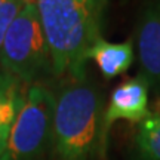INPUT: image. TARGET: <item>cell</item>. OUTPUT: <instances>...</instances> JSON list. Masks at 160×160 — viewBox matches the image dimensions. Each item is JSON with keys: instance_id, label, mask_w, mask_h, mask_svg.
I'll return each instance as SVG.
<instances>
[{"instance_id": "obj_1", "label": "cell", "mask_w": 160, "mask_h": 160, "mask_svg": "<svg viewBox=\"0 0 160 160\" xmlns=\"http://www.w3.org/2000/svg\"><path fill=\"white\" fill-rule=\"evenodd\" d=\"M51 53L52 73L85 79L88 53L101 36L108 0H36Z\"/></svg>"}, {"instance_id": "obj_2", "label": "cell", "mask_w": 160, "mask_h": 160, "mask_svg": "<svg viewBox=\"0 0 160 160\" xmlns=\"http://www.w3.org/2000/svg\"><path fill=\"white\" fill-rule=\"evenodd\" d=\"M102 117V97L88 77L65 83L55 95L52 129L55 159H99Z\"/></svg>"}, {"instance_id": "obj_3", "label": "cell", "mask_w": 160, "mask_h": 160, "mask_svg": "<svg viewBox=\"0 0 160 160\" xmlns=\"http://www.w3.org/2000/svg\"><path fill=\"white\" fill-rule=\"evenodd\" d=\"M0 68L30 86L52 73L49 46L36 0H28L21 8L6 31L0 48Z\"/></svg>"}, {"instance_id": "obj_4", "label": "cell", "mask_w": 160, "mask_h": 160, "mask_svg": "<svg viewBox=\"0 0 160 160\" xmlns=\"http://www.w3.org/2000/svg\"><path fill=\"white\" fill-rule=\"evenodd\" d=\"M55 93L42 85L27 89L0 160H45L53 142Z\"/></svg>"}, {"instance_id": "obj_5", "label": "cell", "mask_w": 160, "mask_h": 160, "mask_svg": "<svg viewBox=\"0 0 160 160\" xmlns=\"http://www.w3.org/2000/svg\"><path fill=\"white\" fill-rule=\"evenodd\" d=\"M148 85L139 74L126 79L111 92L107 108L104 110L102 128H101V139H99L101 160H104L107 156L110 132L116 122L126 120L129 123L139 125L145 117H148L151 113L148 108Z\"/></svg>"}, {"instance_id": "obj_6", "label": "cell", "mask_w": 160, "mask_h": 160, "mask_svg": "<svg viewBox=\"0 0 160 160\" xmlns=\"http://www.w3.org/2000/svg\"><path fill=\"white\" fill-rule=\"evenodd\" d=\"M139 73L150 91L160 95V0L144 2L135 27Z\"/></svg>"}, {"instance_id": "obj_7", "label": "cell", "mask_w": 160, "mask_h": 160, "mask_svg": "<svg viewBox=\"0 0 160 160\" xmlns=\"http://www.w3.org/2000/svg\"><path fill=\"white\" fill-rule=\"evenodd\" d=\"M89 59L97 64L105 79H114L131 68L135 59V45L132 40L113 43L99 37L88 53Z\"/></svg>"}, {"instance_id": "obj_8", "label": "cell", "mask_w": 160, "mask_h": 160, "mask_svg": "<svg viewBox=\"0 0 160 160\" xmlns=\"http://www.w3.org/2000/svg\"><path fill=\"white\" fill-rule=\"evenodd\" d=\"M24 83L0 68V131H11L25 101Z\"/></svg>"}, {"instance_id": "obj_9", "label": "cell", "mask_w": 160, "mask_h": 160, "mask_svg": "<svg viewBox=\"0 0 160 160\" xmlns=\"http://www.w3.org/2000/svg\"><path fill=\"white\" fill-rule=\"evenodd\" d=\"M133 150L138 160H160V111L150 113L138 125Z\"/></svg>"}, {"instance_id": "obj_10", "label": "cell", "mask_w": 160, "mask_h": 160, "mask_svg": "<svg viewBox=\"0 0 160 160\" xmlns=\"http://www.w3.org/2000/svg\"><path fill=\"white\" fill-rule=\"evenodd\" d=\"M8 137H9V132L8 131H0V156H2L3 150H5V147H6Z\"/></svg>"}, {"instance_id": "obj_11", "label": "cell", "mask_w": 160, "mask_h": 160, "mask_svg": "<svg viewBox=\"0 0 160 160\" xmlns=\"http://www.w3.org/2000/svg\"><path fill=\"white\" fill-rule=\"evenodd\" d=\"M6 2H8V0H0V12H2V9H3V6L6 5Z\"/></svg>"}]
</instances>
